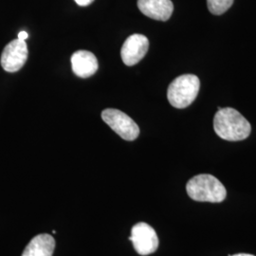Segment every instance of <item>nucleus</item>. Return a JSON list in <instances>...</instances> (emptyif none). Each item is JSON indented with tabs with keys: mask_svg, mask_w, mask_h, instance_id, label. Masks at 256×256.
Listing matches in <instances>:
<instances>
[{
	"mask_svg": "<svg viewBox=\"0 0 256 256\" xmlns=\"http://www.w3.org/2000/svg\"><path fill=\"white\" fill-rule=\"evenodd\" d=\"M188 196L196 202L220 203L227 196L224 185L216 176L209 174H198L186 185Z\"/></svg>",
	"mask_w": 256,
	"mask_h": 256,
	"instance_id": "nucleus-2",
	"label": "nucleus"
},
{
	"mask_svg": "<svg viewBox=\"0 0 256 256\" xmlns=\"http://www.w3.org/2000/svg\"><path fill=\"white\" fill-rule=\"evenodd\" d=\"M138 8L150 18L167 21L173 14L174 5L171 0H138Z\"/></svg>",
	"mask_w": 256,
	"mask_h": 256,
	"instance_id": "nucleus-8",
	"label": "nucleus"
},
{
	"mask_svg": "<svg viewBox=\"0 0 256 256\" xmlns=\"http://www.w3.org/2000/svg\"><path fill=\"white\" fill-rule=\"evenodd\" d=\"M200 81L194 74H184L176 78L167 90V98L170 104L176 108H185L192 104L198 97Z\"/></svg>",
	"mask_w": 256,
	"mask_h": 256,
	"instance_id": "nucleus-3",
	"label": "nucleus"
},
{
	"mask_svg": "<svg viewBox=\"0 0 256 256\" xmlns=\"http://www.w3.org/2000/svg\"><path fill=\"white\" fill-rule=\"evenodd\" d=\"M102 119L126 140H134L138 137L140 128L137 124L120 110H104L102 112Z\"/></svg>",
	"mask_w": 256,
	"mask_h": 256,
	"instance_id": "nucleus-4",
	"label": "nucleus"
},
{
	"mask_svg": "<svg viewBox=\"0 0 256 256\" xmlns=\"http://www.w3.org/2000/svg\"><path fill=\"white\" fill-rule=\"evenodd\" d=\"M129 239L140 256H149L158 247V238L155 230L144 222L135 224L131 229Z\"/></svg>",
	"mask_w": 256,
	"mask_h": 256,
	"instance_id": "nucleus-5",
	"label": "nucleus"
},
{
	"mask_svg": "<svg viewBox=\"0 0 256 256\" xmlns=\"http://www.w3.org/2000/svg\"><path fill=\"white\" fill-rule=\"evenodd\" d=\"M214 129L221 138L229 142H238L250 136L252 126L238 110L230 108H218L214 119Z\"/></svg>",
	"mask_w": 256,
	"mask_h": 256,
	"instance_id": "nucleus-1",
	"label": "nucleus"
},
{
	"mask_svg": "<svg viewBox=\"0 0 256 256\" xmlns=\"http://www.w3.org/2000/svg\"><path fill=\"white\" fill-rule=\"evenodd\" d=\"M54 248V238L48 234H40L30 240L22 256H52Z\"/></svg>",
	"mask_w": 256,
	"mask_h": 256,
	"instance_id": "nucleus-10",
	"label": "nucleus"
},
{
	"mask_svg": "<svg viewBox=\"0 0 256 256\" xmlns=\"http://www.w3.org/2000/svg\"><path fill=\"white\" fill-rule=\"evenodd\" d=\"M27 59V43L18 38L4 48L1 54V66L8 72H16L25 64Z\"/></svg>",
	"mask_w": 256,
	"mask_h": 256,
	"instance_id": "nucleus-6",
	"label": "nucleus"
},
{
	"mask_svg": "<svg viewBox=\"0 0 256 256\" xmlns=\"http://www.w3.org/2000/svg\"><path fill=\"white\" fill-rule=\"evenodd\" d=\"M74 1H75L79 6L86 7V6L90 5L94 0H74Z\"/></svg>",
	"mask_w": 256,
	"mask_h": 256,
	"instance_id": "nucleus-12",
	"label": "nucleus"
},
{
	"mask_svg": "<svg viewBox=\"0 0 256 256\" xmlns=\"http://www.w3.org/2000/svg\"><path fill=\"white\" fill-rule=\"evenodd\" d=\"M74 74L81 78H88L98 70L96 56L88 50H78L72 56Z\"/></svg>",
	"mask_w": 256,
	"mask_h": 256,
	"instance_id": "nucleus-9",
	"label": "nucleus"
},
{
	"mask_svg": "<svg viewBox=\"0 0 256 256\" xmlns=\"http://www.w3.org/2000/svg\"><path fill=\"white\" fill-rule=\"evenodd\" d=\"M149 48L148 38L142 34H132L128 37L120 50L122 62L126 66L138 64L147 54Z\"/></svg>",
	"mask_w": 256,
	"mask_h": 256,
	"instance_id": "nucleus-7",
	"label": "nucleus"
},
{
	"mask_svg": "<svg viewBox=\"0 0 256 256\" xmlns=\"http://www.w3.org/2000/svg\"><path fill=\"white\" fill-rule=\"evenodd\" d=\"M28 37V36L27 32H20L18 34V39H20V40H26L27 39Z\"/></svg>",
	"mask_w": 256,
	"mask_h": 256,
	"instance_id": "nucleus-13",
	"label": "nucleus"
},
{
	"mask_svg": "<svg viewBox=\"0 0 256 256\" xmlns=\"http://www.w3.org/2000/svg\"><path fill=\"white\" fill-rule=\"evenodd\" d=\"M252 256V254H234V256Z\"/></svg>",
	"mask_w": 256,
	"mask_h": 256,
	"instance_id": "nucleus-14",
	"label": "nucleus"
},
{
	"mask_svg": "<svg viewBox=\"0 0 256 256\" xmlns=\"http://www.w3.org/2000/svg\"><path fill=\"white\" fill-rule=\"evenodd\" d=\"M234 0H207L208 9L210 14L220 16L226 12L232 7Z\"/></svg>",
	"mask_w": 256,
	"mask_h": 256,
	"instance_id": "nucleus-11",
	"label": "nucleus"
}]
</instances>
